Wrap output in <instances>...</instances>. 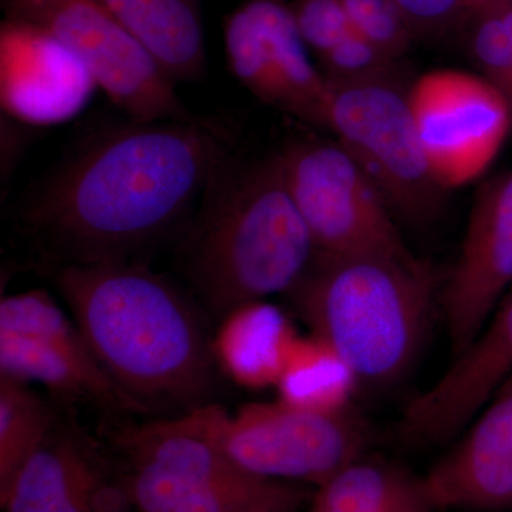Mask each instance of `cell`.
<instances>
[{
  "mask_svg": "<svg viewBox=\"0 0 512 512\" xmlns=\"http://www.w3.org/2000/svg\"><path fill=\"white\" fill-rule=\"evenodd\" d=\"M234 153L220 121H136L90 138L19 212L20 231L53 269L141 261L185 231Z\"/></svg>",
  "mask_w": 512,
  "mask_h": 512,
  "instance_id": "cell-1",
  "label": "cell"
},
{
  "mask_svg": "<svg viewBox=\"0 0 512 512\" xmlns=\"http://www.w3.org/2000/svg\"><path fill=\"white\" fill-rule=\"evenodd\" d=\"M52 276L97 362L138 412L208 404L212 336L183 288L143 261L59 266Z\"/></svg>",
  "mask_w": 512,
  "mask_h": 512,
  "instance_id": "cell-2",
  "label": "cell"
},
{
  "mask_svg": "<svg viewBox=\"0 0 512 512\" xmlns=\"http://www.w3.org/2000/svg\"><path fill=\"white\" fill-rule=\"evenodd\" d=\"M316 254L278 154L232 153L185 228L178 259L192 295L220 322L245 303L288 295Z\"/></svg>",
  "mask_w": 512,
  "mask_h": 512,
  "instance_id": "cell-3",
  "label": "cell"
},
{
  "mask_svg": "<svg viewBox=\"0 0 512 512\" xmlns=\"http://www.w3.org/2000/svg\"><path fill=\"white\" fill-rule=\"evenodd\" d=\"M288 296L312 335L366 387L390 386L409 372L440 301L436 274L413 255L316 254Z\"/></svg>",
  "mask_w": 512,
  "mask_h": 512,
  "instance_id": "cell-4",
  "label": "cell"
},
{
  "mask_svg": "<svg viewBox=\"0 0 512 512\" xmlns=\"http://www.w3.org/2000/svg\"><path fill=\"white\" fill-rule=\"evenodd\" d=\"M220 448L251 476L281 483H326L365 456V423L352 412L318 413L276 400L245 404L229 414L205 404L171 419Z\"/></svg>",
  "mask_w": 512,
  "mask_h": 512,
  "instance_id": "cell-5",
  "label": "cell"
},
{
  "mask_svg": "<svg viewBox=\"0 0 512 512\" xmlns=\"http://www.w3.org/2000/svg\"><path fill=\"white\" fill-rule=\"evenodd\" d=\"M5 19L46 33L89 72L97 89L136 121L192 120L177 83L94 0H0Z\"/></svg>",
  "mask_w": 512,
  "mask_h": 512,
  "instance_id": "cell-6",
  "label": "cell"
},
{
  "mask_svg": "<svg viewBox=\"0 0 512 512\" xmlns=\"http://www.w3.org/2000/svg\"><path fill=\"white\" fill-rule=\"evenodd\" d=\"M330 86L326 128L382 192L393 214L413 222L437 217L446 190L431 173L407 89L394 77Z\"/></svg>",
  "mask_w": 512,
  "mask_h": 512,
  "instance_id": "cell-7",
  "label": "cell"
},
{
  "mask_svg": "<svg viewBox=\"0 0 512 512\" xmlns=\"http://www.w3.org/2000/svg\"><path fill=\"white\" fill-rule=\"evenodd\" d=\"M278 156L318 254L412 256L382 192L338 141L301 138Z\"/></svg>",
  "mask_w": 512,
  "mask_h": 512,
  "instance_id": "cell-8",
  "label": "cell"
},
{
  "mask_svg": "<svg viewBox=\"0 0 512 512\" xmlns=\"http://www.w3.org/2000/svg\"><path fill=\"white\" fill-rule=\"evenodd\" d=\"M0 377L40 384L66 406L140 413L99 365L72 316L43 289L0 302Z\"/></svg>",
  "mask_w": 512,
  "mask_h": 512,
  "instance_id": "cell-9",
  "label": "cell"
},
{
  "mask_svg": "<svg viewBox=\"0 0 512 512\" xmlns=\"http://www.w3.org/2000/svg\"><path fill=\"white\" fill-rule=\"evenodd\" d=\"M407 97L431 173L446 191L480 178L511 134L507 100L480 74L431 70Z\"/></svg>",
  "mask_w": 512,
  "mask_h": 512,
  "instance_id": "cell-10",
  "label": "cell"
},
{
  "mask_svg": "<svg viewBox=\"0 0 512 512\" xmlns=\"http://www.w3.org/2000/svg\"><path fill=\"white\" fill-rule=\"evenodd\" d=\"M229 72L262 103L313 127L328 126L332 86L313 64L285 0H247L225 20Z\"/></svg>",
  "mask_w": 512,
  "mask_h": 512,
  "instance_id": "cell-11",
  "label": "cell"
},
{
  "mask_svg": "<svg viewBox=\"0 0 512 512\" xmlns=\"http://www.w3.org/2000/svg\"><path fill=\"white\" fill-rule=\"evenodd\" d=\"M5 512H130L126 477L90 434L60 416L5 494Z\"/></svg>",
  "mask_w": 512,
  "mask_h": 512,
  "instance_id": "cell-12",
  "label": "cell"
},
{
  "mask_svg": "<svg viewBox=\"0 0 512 512\" xmlns=\"http://www.w3.org/2000/svg\"><path fill=\"white\" fill-rule=\"evenodd\" d=\"M512 286V171L474 198L466 237L441 291L453 356L467 348Z\"/></svg>",
  "mask_w": 512,
  "mask_h": 512,
  "instance_id": "cell-13",
  "label": "cell"
},
{
  "mask_svg": "<svg viewBox=\"0 0 512 512\" xmlns=\"http://www.w3.org/2000/svg\"><path fill=\"white\" fill-rule=\"evenodd\" d=\"M512 377V286L466 349L404 409L403 436L434 444L463 431Z\"/></svg>",
  "mask_w": 512,
  "mask_h": 512,
  "instance_id": "cell-14",
  "label": "cell"
},
{
  "mask_svg": "<svg viewBox=\"0 0 512 512\" xmlns=\"http://www.w3.org/2000/svg\"><path fill=\"white\" fill-rule=\"evenodd\" d=\"M2 104L26 124H55L83 109L97 89L89 72L46 33L3 20L0 35Z\"/></svg>",
  "mask_w": 512,
  "mask_h": 512,
  "instance_id": "cell-15",
  "label": "cell"
},
{
  "mask_svg": "<svg viewBox=\"0 0 512 512\" xmlns=\"http://www.w3.org/2000/svg\"><path fill=\"white\" fill-rule=\"evenodd\" d=\"M424 478L436 510H512V377Z\"/></svg>",
  "mask_w": 512,
  "mask_h": 512,
  "instance_id": "cell-16",
  "label": "cell"
},
{
  "mask_svg": "<svg viewBox=\"0 0 512 512\" xmlns=\"http://www.w3.org/2000/svg\"><path fill=\"white\" fill-rule=\"evenodd\" d=\"M117 20L175 83L198 82L207 70L198 0H94Z\"/></svg>",
  "mask_w": 512,
  "mask_h": 512,
  "instance_id": "cell-17",
  "label": "cell"
},
{
  "mask_svg": "<svg viewBox=\"0 0 512 512\" xmlns=\"http://www.w3.org/2000/svg\"><path fill=\"white\" fill-rule=\"evenodd\" d=\"M218 323L212 352L222 372L247 389L275 387L299 338L284 311L268 301L249 302Z\"/></svg>",
  "mask_w": 512,
  "mask_h": 512,
  "instance_id": "cell-18",
  "label": "cell"
},
{
  "mask_svg": "<svg viewBox=\"0 0 512 512\" xmlns=\"http://www.w3.org/2000/svg\"><path fill=\"white\" fill-rule=\"evenodd\" d=\"M357 387L342 357L311 333L296 339L275 389L279 400L299 409L342 413L352 409Z\"/></svg>",
  "mask_w": 512,
  "mask_h": 512,
  "instance_id": "cell-19",
  "label": "cell"
},
{
  "mask_svg": "<svg viewBox=\"0 0 512 512\" xmlns=\"http://www.w3.org/2000/svg\"><path fill=\"white\" fill-rule=\"evenodd\" d=\"M60 416L29 384L0 377V495L55 429Z\"/></svg>",
  "mask_w": 512,
  "mask_h": 512,
  "instance_id": "cell-20",
  "label": "cell"
},
{
  "mask_svg": "<svg viewBox=\"0 0 512 512\" xmlns=\"http://www.w3.org/2000/svg\"><path fill=\"white\" fill-rule=\"evenodd\" d=\"M353 30L390 59H402L414 35L409 20L394 0H343Z\"/></svg>",
  "mask_w": 512,
  "mask_h": 512,
  "instance_id": "cell-21",
  "label": "cell"
},
{
  "mask_svg": "<svg viewBox=\"0 0 512 512\" xmlns=\"http://www.w3.org/2000/svg\"><path fill=\"white\" fill-rule=\"evenodd\" d=\"M330 84H355L394 77L396 60L384 55L353 30L319 59Z\"/></svg>",
  "mask_w": 512,
  "mask_h": 512,
  "instance_id": "cell-22",
  "label": "cell"
},
{
  "mask_svg": "<svg viewBox=\"0 0 512 512\" xmlns=\"http://www.w3.org/2000/svg\"><path fill=\"white\" fill-rule=\"evenodd\" d=\"M291 9L303 42L318 59L353 32L343 0H295Z\"/></svg>",
  "mask_w": 512,
  "mask_h": 512,
  "instance_id": "cell-23",
  "label": "cell"
},
{
  "mask_svg": "<svg viewBox=\"0 0 512 512\" xmlns=\"http://www.w3.org/2000/svg\"><path fill=\"white\" fill-rule=\"evenodd\" d=\"M409 20L414 35H431L447 29L463 16V0H394Z\"/></svg>",
  "mask_w": 512,
  "mask_h": 512,
  "instance_id": "cell-24",
  "label": "cell"
},
{
  "mask_svg": "<svg viewBox=\"0 0 512 512\" xmlns=\"http://www.w3.org/2000/svg\"><path fill=\"white\" fill-rule=\"evenodd\" d=\"M512 0H463V16H471L474 13L481 12V10L500 8V6H510Z\"/></svg>",
  "mask_w": 512,
  "mask_h": 512,
  "instance_id": "cell-25",
  "label": "cell"
},
{
  "mask_svg": "<svg viewBox=\"0 0 512 512\" xmlns=\"http://www.w3.org/2000/svg\"><path fill=\"white\" fill-rule=\"evenodd\" d=\"M437 511L436 508H434V505L427 504V505H421V507L413 508V510L404 511V512H434Z\"/></svg>",
  "mask_w": 512,
  "mask_h": 512,
  "instance_id": "cell-26",
  "label": "cell"
},
{
  "mask_svg": "<svg viewBox=\"0 0 512 512\" xmlns=\"http://www.w3.org/2000/svg\"><path fill=\"white\" fill-rule=\"evenodd\" d=\"M511 111H512V103H511Z\"/></svg>",
  "mask_w": 512,
  "mask_h": 512,
  "instance_id": "cell-27",
  "label": "cell"
}]
</instances>
